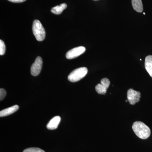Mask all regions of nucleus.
<instances>
[{
    "instance_id": "18",
    "label": "nucleus",
    "mask_w": 152,
    "mask_h": 152,
    "mask_svg": "<svg viewBox=\"0 0 152 152\" xmlns=\"http://www.w3.org/2000/svg\"><path fill=\"white\" fill-rule=\"evenodd\" d=\"M127 101H127V100H126V102H127Z\"/></svg>"
},
{
    "instance_id": "2",
    "label": "nucleus",
    "mask_w": 152,
    "mask_h": 152,
    "mask_svg": "<svg viewBox=\"0 0 152 152\" xmlns=\"http://www.w3.org/2000/svg\"><path fill=\"white\" fill-rule=\"evenodd\" d=\"M32 30L33 34L37 40L41 42L43 41L45 37L46 32L45 28L38 20H35L33 22Z\"/></svg>"
},
{
    "instance_id": "16",
    "label": "nucleus",
    "mask_w": 152,
    "mask_h": 152,
    "mask_svg": "<svg viewBox=\"0 0 152 152\" xmlns=\"http://www.w3.org/2000/svg\"><path fill=\"white\" fill-rule=\"evenodd\" d=\"M8 1L11 2L18 3L23 2L26 0H8Z\"/></svg>"
},
{
    "instance_id": "3",
    "label": "nucleus",
    "mask_w": 152,
    "mask_h": 152,
    "mask_svg": "<svg viewBox=\"0 0 152 152\" xmlns=\"http://www.w3.org/2000/svg\"><path fill=\"white\" fill-rule=\"evenodd\" d=\"M88 72V69L85 67L78 68L69 75L68 80L72 83L79 81L86 75Z\"/></svg>"
},
{
    "instance_id": "6",
    "label": "nucleus",
    "mask_w": 152,
    "mask_h": 152,
    "mask_svg": "<svg viewBox=\"0 0 152 152\" xmlns=\"http://www.w3.org/2000/svg\"><path fill=\"white\" fill-rule=\"evenodd\" d=\"M42 60L41 57H37L31 67V72L32 75L37 76L40 74L42 70Z\"/></svg>"
},
{
    "instance_id": "14",
    "label": "nucleus",
    "mask_w": 152,
    "mask_h": 152,
    "mask_svg": "<svg viewBox=\"0 0 152 152\" xmlns=\"http://www.w3.org/2000/svg\"><path fill=\"white\" fill-rule=\"evenodd\" d=\"M6 51V46L4 42L2 40H0V55L4 54Z\"/></svg>"
},
{
    "instance_id": "12",
    "label": "nucleus",
    "mask_w": 152,
    "mask_h": 152,
    "mask_svg": "<svg viewBox=\"0 0 152 152\" xmlns=\"http://www.w3.org/2000/svg\"><path fill=\"white\" fill-rule=\"evenodd\" d=\"M67 7V6L66 4L65 3H63L60 5L56 6L53 7L51 10V12L55 15H60L62 13L65 9Z\"/></svg>"
},
{
    "instance_id": "15",
    "label": "nucleus",
    "mask_w": 152,
    "mask_h": 152,
    "mask_svg": "<svg viewBox=\"0 0 152 152\" xmlns=\"http://www.w3.org/2000/svg\"><path fill=\"white\" fill-rule=\"evenodd\" d=\"M7 93L5 90L3 88H1L0 89V100L1 101L4 99V98L6 96Z\"/></svg>"
},
{
    "instance_id": "7",
    "label": "nucleus",
    "mask_w": 152,
    "mask_h": 152,
    "mask_svg": "<svg viewBox=\"0 0 152 152\" xmlns=\"http://www.w3.org/2000/svg\"><path fill=\"white\" fill-rule=\"evenodd\" d=\"M110 81L107 78H104L101 81V83L98 84L96 86V90L99 94H105L110 86Z\"/></svg>"
},
{
    "instance_id": "19",
    "label": "nucleus",
    "mask_w": 152,
    "mask_h": 152,
    "mask_svg": "<svg viewBox=\"0 0 152 152\" xmlns=\"http://www.w3.org/2000/svg\"><path fill=\"white\" fill-rule=\"evenodd\" d=\"M94 1H98V0H94Z\"/></svg>"
},
{
    "instance_id": "10",
    "label": "nucleus",
    "mask_w": 152,
    "mask_h": 152,
    "mask_svg": "<svg viewBox=\"0 0 152 152\" xmlns=\"http://www.w3.org/2000/svg\"><path fill=\"white\" fill-rule=\"evenodd\" d=\"M145 65L146 70L152 77V56H148L146 57Z\"/></svg>"
},
{
    "instance_id": "1",
    "label": "nucleus",
    "mask_w": 152,
    "mask_h": 152,
    "mask_svg": "<svg viewBox=\"0 0 152 152\" xmlns=\"http://www.w3.org/2000/svg\"><path fill=\"white\" fill-rule=\"evenodd\" d=\"M132 129L136 135L143 140L148 139L151 135L150 128L142 122H135L132 125Z\"/></svg>"
},
{
    "instance_id": "11",
    "label": "nucleus",
    "mask_w": 152,
    "mask_h": 152,
    "mask_svg": "<svg viewBox=\"0 0 152 152\" xmlns=\"http://www.w3.org/2000/svg\"><path fill=\"white\" fill-rule=\"evenodd\" d=\"M133 9L138 12H142L143 10L142 0H132Z\"/></svg>"
},
{
    "instance_id": "8",
    "label": "nucleus",
    "mask_w": 152,
    "mask_h": 152,
    "mask_svg": "<svg viewBox=\"0 0 152 152\" xmlns=\"http://www.w3.org/2000/svg\"><path fill=\"white\" fill-rule=\"evenodd\" d=\"M61 118L59 116L54 117L47 125V129L49 130H55L58 128L61 121Z\"/></svg>"
},
{
    "instance_id": "13",
    "label": "nucleus",
    "mask_w": 152,
    "mask_h": 152,
    "mask_svg": "<svg viewBox=\"0 0 152 152\" xmlns=\"http://www.w3.org/2000/svg\"><path fill=\"white\" fill-rule=\"evenodd\" d=\"M23 152H45V151L39 148H31L24 150Z\"/></svg>"
},
{
    "instance_id": "4",
    "label": "nucleus",
    "mask_w": 152,
    "mask_h": 152,
    "mask_svg": "<svg viewBox=\"0 0 152 152\" xmlns=\"http://www.w3.org/2000/svg\"><path fill=\"white\" fill-rule=\"evenodd\" d=\"M86 50V49L84 47L80 46L74 48L66 53V58L68 59H72L83 54Z\"/></svg>"
},
{
    "instance_id": "17",
    "label": "nucleus",
    "mask_w": 152,
    "mask_h": 152,
    "mask_svg": "<svg viewBox=\"0 0 152 152\" xmlns=\"http://www.w3.org/2000/svg\"><path fill=\"white\" fill-rule=\"evenodd\" d=\"M143 14L144 15H145V13H144Z\"/></svg>"
},
{
    "instance_id": "9",
    "label": "nucleus",
    "mask_w": 152,
    "mask_h": 152,
    "mask_svg": "<svg viewBox=\"0 0 152 152\" xmlns=\"http://www.w3.org/2000/svg\"><path fill=\"white\" fill-rule=\"evenodd\" d=\"M19 108V106L18 105H15L10 107L4 109L0 112V117L7 116L11 114L14 113L18 110Z\"/></svg>"
},
{
    "instance_id": "5",
    "label": "nucleus",
    "mask_w": 152,
    "mask_h": 152,
    "mask_svg": "<svg viewBox=\"0 0 152 152\" xmlns=\"http://www.w3.org/2000/svg\"><path fill=\"white\" fill-rule=\"evenodd\" d=\"M127 96L129 103L132 105H134L140 101L141 94L140 92L137 91L132 89H129L128 91Z\"/></svg>"
}]
</instances>
